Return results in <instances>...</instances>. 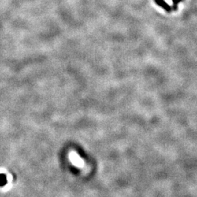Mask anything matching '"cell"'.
Masks as SVG:
<instances>
[{
	"label": "cell",
	"instance_id": "6da1fadb",
	"mask_svg": "<svg viewBox=\"0 0 197 197\" xmlns=\"http://www.w3.org/2000/svg\"><path fill=\"white\" fill-rule=\"evenodd\" d=\"M155 2H156L157 5H159L160 7H162V8H164L166 12L170 13L173 10V8H172V7H170L167 3L164 1V0H155Z\"/></svg>",
	"mask_w": 197,
	"mask_h": 197
},
{
	"label": "cell",
	"instance_id": "3957f363",
	"mask_svg": "<svg viewBox=\"0 0 197 197\" xmlns=\"http://www.w3.org/2000/svg\"><path fill=\"white\" fill-rule=\"evenodd\" d=\"M172 1H173V3H174V6L172 7V8H173V10H177V4L179 3L181 0H172Z\"/></svg>",
	"mask_w": 197,
	"mask_h": 197
},
{
	"label": "cell",
	"instance_id": "7a4b0ae2",
	"mask_svg": "<svg viewBox=\"0 0 197 197\" xmlns=\"http://www.w3.org/2000/svg\"><path fill=\"white\" fill-rule=\"evenodd\" d=\"M6 182H7L6 177H5L4 175H0V186L5 185Z\"/></svg>",
	"mask_w": 197,
	"mask_h": 197
}]
</instances>
